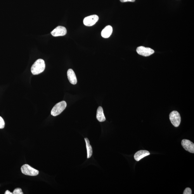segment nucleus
I'll return each instance as SVG.
<instances>
[{"label":"nucleus","instance_id":"39448f33","mask_svg":"<svg viewBox=\"0 0 194 194\" xmlns=\"http://www.w3.org/2000/svg\"><path fill=\"white\" fill-rule=\"evenodd\" d=\"M137 53L139 55L144 56H148L154 53L155 51L153 49L141 46L138 47L136 50Z\"/></svg>","mask_w":194,"mask_h":194},{"label":"nucleus","instance_id":"7ed1b4c3","mask_svg":"<svg viewBox=\"0 0 194 194\" xmlns=\"http://www.w3.org/2000/svg\"><path fill=\"white\" fill-rule=\"evenodd\" d=\"M21 171L23 174L27 176H35L39 174V171L33 168L28 164H25L21 167Z\"/></svg>","mask_w":194,"mask_h":194},{"label":"nucleus","instance_id":"0eeeda50","mask_svg":"<svg viewBox=\"0 0 194 194\" xmlns=\"http://www.w3.org/2000/svg\"><path fill=\"white\" fill-rule=\"evenodd\" d=\"M182 145L186 150L191 153H194V144L188 139H184L182 141Z\"/></svg>","mask_w":194,"mask_h":194},{"label":"nucleus","instance_id":"f3484780","mask_svg":"<svg viewBox=\"0 0 194 194\" xmlns=\"http://www.w3.org/2000/svg\"><path fill=\"white\" fill-rule=\"evenodd\" d=\"M120 1L122 2H134L135 1V0H120Z\"/></svg>","mask_w":194,"mask_h":194},{"label":"nucleus","instance_id":"9b49d317","mask_svg":"<svg viewBox=\"0 0 194 194\" xmlns=\"http://www.w3.org/2000/svg\"><path fill=\"white\" fill-rule=\"evenodd\" d=\"M113 32V28L110 25H109L106 27L102 30L101 32V35L102 36L105 38H108L112 34Z\"/></svg>","mask_w":194,"mask_h":194},{"label":"nucleus","instance_id":"ddd939ff","mask_svg":"<svg viewBox=\"0 0 194 194\" xmlns=\"http://www.w3.org/2000/svg\"><path fill=\"white\" fill-rule=\"evenodd\" d=\"M85 143H86V147L87 151V158H89L91 157L93 154V149L92 147L90 144L89 139L87 138H85Z\"/></svg>","mask_w":194,"mask_h":194},{"label":"nucleus","instance_id":"f8f14e48","mask_svg":"<svg viewBox=\"0 0 194 194\" xmlns=\"http://www.w3.org/2000/svg\"><path fill=\"white\" fill-rule=\"evenodd\" d=\"M97 119L100 122H104L106 120L104 114L103 109L101 106H99L97 111Z\"/></svg>","mask_w":194,"mask_h":194},{"label":"nucleus","instance_id":"f03ea898","mask_svg":"<svg viewBox=\"0 0 194 194\" xmlns=\"http://www.w3.org/2000/svg\"><path fill=\"white\" fill-rule=\"evenodd\" d=\"M67 106L66 102L63 101L56 104L51 111V114L53 116H56L62 113Z\"/></svg>","mask_w":194,"mask_h":194},{"label":"nucleus","instance_id":"a211bd4d","mask_svg":"<svg viewBox=\"0 0 194 194\" xmlns=\"http://www.w3.org/2000/svg\"><path fill=\"white\" fill-rule=\"evenodd\" d=\"M13 193L9 191L8 190H7L6 191L5 193V194H12Z\"/></svg>","mask_w":194,"mask_h":194},{"label":"nucleus","instance_id":"1a4fd4ad","mask_svg":"<svg viewBox=\"0 0 194 194\" xmlns=\"http://www.w3.org/2000/svg\"><path fill=\"white\" fill-rule=\"evenodd\" d=\"M150 153L148 151L141 150L138 151L134 155V158L136 161L138 162L144 157L149 155Z\"/></svg>","mask_w":194,"mask_h":194},{"label":"nucleus","instance_id":"9d476101","mask_svg":"<svg viewBox=\"0 0 194 194\" xmlns=\"http://www.w3.org/2000/svg\"><path fill=\"white\" fill-rule=\"evenodd\" d=\"M67 75L68 79L70 83L74 85L76 84L77 82V79L74 71L71 69L68 70Z\"/></svg>","mask_w":194,"mask_h":194},{"label":"nucleus","instance_id":"423d86ee","mask_svg":"<svg viewBox=\"0 0 194 194\" xmlns=\"http://www.w3.org/2000/svg\"><path fill=\"white\" fill-rule=\"evenodd\" d=\"M99 20V17L96 15L90 16L84 20V24L87 27H91L95 24Z\"/></svg>","mask_w":194,"mask_h":194},{"label":"nucleus","instance_id":"20e7f679","mask_svg":"<svg viewBox=\"0 0 194 194\" xmlns=\"http://www.w3.org/2000/svg\"><path fill=\"white\" fill-rule=\"evenodd\" d=\"M169 119L172 124L175 127H179L181 122V117L179 113L176 111H172L169 115Z\"/></svg>","mask_w":194,"mask_h":194},{"label":"nucleus","instance_id":"6e6552de","mask_svg":"<svg viewBox=\"0 0 194 194\" xmlns=\"http://www.w3.org/2000/svg\"><path fill=\"white\" fill-rule=\"evenodd\" d=\"M67 30L65 27L59 26L53 30L51 33L53 36L56 37L64 36L67 34Z\"/></svg>","mask_w":194,"mask_h":194},{"label":"nucleus","instance_id":"4468645a","mask_svg":"<svg viewBox=\"0 0 194 194\" xmlns=\"http://www.w3.org/2000/svg\"><path fill=\"white\" fill-rule=\"evenodd\" d=\"M12 193L13 194H23V193L22 190V189L20 188H17L15 189V190H14L13 192Z\"/></svg>","mask_w":194,"mask_h":194},{"label":"nucleus","instance_id":"2eb2a0df","mask_svg":"<svg viewBox=\"0 0 194 194\" xmlns=\"http://www.w3.org/2000/svg\"><path fill=\"white\" fill-rule=\"evenodd\" d=\"M5 126V122L3 118L0 116V129H3Z\"/></svg>","mask_w":194,"mask_h":194},{"label":"nucleus","instance_id":"f257e3e1","mask_svg":"<svg viewBox=\"0 0 194 194\" xmlns=\"http://www.w3.org/2000/svg\"><path fill=\"white\" fill-rule=\"evenodd\" d=\"M46 68L45 61L42 59L37 60L32 66L31 71L33 75H37L43 72Z\"/></svg>","mask_w":194,"mask_h":194},{"label":"nucleus","instance_id":"dca6fc26","mask_svg":"<svg viewBox=\"0 0 194 194\" xmlns=\"http://www.w3.org/2000/svg\"><path fill=\"white\" fill-rule=\"evenodd\" d=\"M192 193V192L191 189L190 188H186L183 193V194H191Z\"/></svg>","mask_w":194,"mask_h":194}]
</instances>
